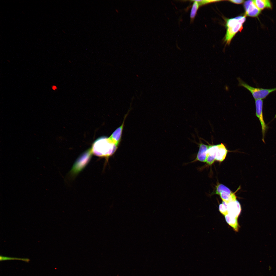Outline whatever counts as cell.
<instances>
[{"mask_svg":"<svg viewBox=\"0 0 276 276\" xmlns=\"http://www.w3.org/2000/svg\"><path fill=\"white\" fill-rule=\"evenodd\" d=\"M215 160L220 162L223 161L226 156L228 150L224 144L215 145Z\"/></svg>","mask_w":276,"mask_h":276,"instance_id":"obj_8","label":"cell"},{"mask_svg":"<svg viewBox=\"0 0 276 276\" xmlns=\"http://www.w3.org/2000/svg\"><path fill=\"white\" fill-rule=\"evenodd\" d=\"M0 261L12 260H18L24 261L27 262H28L30 260L29 259L27 258H17L11 257L3 256H0Z\"/></svg>","mask_w":276,"mask_h":276,"instance_id":"obj_15","label":"cell"},{"mask_svg":"<svg viewBox=\"0 0 276 276\" xmlns=\"http://www.w3.org/2000/svg\"><path fill=\"white\" fill-rule=\"evenodd\" d=\"M229 1L231 2H232L236 4H240L243 3L244 1V0H229Z\"/></svg>","mask_w":276,"mask_h":276,"instance_id":"obj_17","label":"cell"},{"mask_svg":"<svg viewBox=\"0 0 276 276\" xmlns=\"http://www.w3.org/2000/svg\"><path fill=\"white\" fill-rule=\"evenodd\" d=\"M118 146L109 137H101L97 139L92 146V152L95 155L108 158L116 151Z\"/></svg>","mask_w":276,"mask_h":276,"instance_id":"obj_1","label":"cell"},{"mask_svg":"<svg viewBox=\"0 0 276 276\" xmlns=\"http://www.w3.org/2000/svg\"><path fill=\"white\" fill-rule=\"evenodd\" d=\"M56 88V87L55 86H53L52 87V89L54 90H55Z\"/></svg>","mask_w":276,"mask_h":276,"instance_id":"obj_18","label":"cell"},{"mask_svg":"<svg viewBox=\"0 0 276 276\" xmlns=\"http://www.w3.org/2000/svg\"><path fill=\"white\" fill-rule=\"evenodd\" d=\"M244 7L245 15L252 17H257L260 14L261 11L257 7L254 0L247 1L245 2Z\"/></svg>","mask_w":276,"mask_h":276,"instance_id":"obj_6","label":"cell"},{"mask_svg":"<svg viewBox=\"0 0 276 276\" xmlns=\"http://www.w3.org/2000/svg\"><path fill=\"white\" fill-rule=\"evenodd\" d=\"M228 214L238 218L241 211V205L237 200L231 202L227 204Z\"/></svg>","mask_w":276,"mask_h":276,"instance_id":"obj_7","label":"cell"},{"mask_svg":"<svg viewBox=\"0 0 276 276\" xmlns=\"http://www.w3.org/2000/svg\"><path fill=\"white\" fill-rule=\"evenodd\" d=\"M225 217L227 223L235 231L238 232L239 227L238 222V218L233 217L228 214L225 215Z\"/></svg>","mask_w":276,"mask_h":276,"instance_id":"obj_12","label":"cell"},{"mask_svg":"<svg viewBox=\"0 0 276 276\" xmlns=\"http://www.w3.org/2000/svg\"><path fill=\"white\" fill-rule=\"evenodd\" d=\"M219 210L220 213L224 216L228 214L227 204L223 201L222 203L219 205Z\"/></svg>","mask_w":276,"mask_h":276,"instance_id":"obj_14","label":"cell"},{"mask_svg":"<svg viewBox=\"0 0 276 276\" xmlns=\"http://www.w3.org/2000/svg\"><path fill=\"white\" fill-rule=\"evenodd\" d=\"M237 79L239 83L238 85L248 90L255 100L264 99L270 93L276 91V87L270 89L255 88L249 86L239 77L237 78Z\"/></svg>","mask_w":276,"mask_h":276,"instance_id":"obj_3","label":"cell"},{"mask_svg":"<svg viewBox=\"0 0 276 276\" xmlns=\"http://www.w3.org/2000/svg\"><path fill=\"white\" fill-rule=\"evenodd\" d=\"M256 109V115L259 119L261 123L262 133V140L265 143L264 137L266 131L268 126L265 123L263 118V101L261 99L255 100Z\"/></svg>","mask_w":276,"mask_h":276,"instance_id":"obj_5","label":"cell"},{"mask_svg":"<svg viewBox=\"0 0 276 276\" xmlns=\"http://www.w3.org/2000/svg\"><path fill=\"white\" fill-rule=\"evenodd\" d=\"M215 193L220 195L223 201L227 204L230 202L236 200L235 193L225 185L218 184L216 186Z\"/></svg>","mask_w":276,"mask_h":276,"instance_id":"obj_4","label":"cell"},{"mask_svg":"<svg viewBox=\"0 0 276 276\" xmlns=\"http://www.w3.org/2000/svg\"><path fill=\"white\" fill-rule=\"evenodd\" d=\"M246 16H241L227 20L226 24V32L225 40L229 44L236 34L243 28V25L246 20Z\"/></svg>","mask_w":276,"mask_h":276,"instance_id":"obj_2","label":"cell"},{"mask_svg":"<svg viewBox=\"0 0 276 276\" xmlns=\"http://www.w3.org/2000/svg\"><path fill=\"white\" fill-rule=\"evenodd\" d=\"M254 1L256 6L261 11L266 9H272V2L269 0H255Z\"/></svg>","mask_w":276,"mask_h":276,"instance_id":"obj_11","label":"cell"},{"mask_svg":"<svg viewBox=\"0 0 276 276\" xmlns=\"http://www.w3.org/2000/svg\"><path fill=\"white\" fill-rule=\"evenodd\" d=\"M198 3L199 6L210 3L215 2L219 1L220 0H196Z\"/></svg>","mask_w":276,"mask_h":276,"instance_id":"obj_16","label":"cell"},{"mask_svg":"<svg viewBox=\"0 0 276 276\" xmlns=\"http://www.w3.org/2000/svg\"><path fill=\"white\" fill-rule=\"evenodd\" d=\"M126 115H125L123 123L121 125L117 128L109 137L118 146L121 141L124 120Z\"/></svg>","mask_w":276,"mask_h":276,"instance_id":"obj_10","label":"cell"},{"mask_svg":"<svg viewBox=\"0 0 276 276\" xmlns=\"http://www.w3.org/2000/svg\"><path fill=\"white\" fill-rule=\"evenodd\" d=\"M191 1L193 2L190 15L191 21L192 22L195 17L199 5L198 3L196 0H191Z\"/></svg>","mask_w":276,"mask_h":276,"instance_id":"obj_13","label":"cell"},{"mask_svg":"<svg viewBox=\"0 0 276 276\" xmlns=\"http://www.w3.org/2000/svg\"><path fill=\"white\" fill-rule=\"evenodd\" d=\"M199 148L196 158L190 163L199 161L202 162H206L207 158L206 152L209 145L202 143L201 141L198 144Z\"/></svg>","mask_w":276,"mask_h":276,"instance_id":"obj_9","label":"cell"}]
</instances>
